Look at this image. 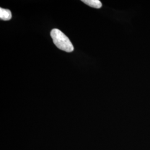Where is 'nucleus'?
<instances>
[{"mask_svg": "<svg viewBox=\"0 0 150 150\" xmlns=\"http://www.w3.org/2000/svg\"><path fill=\"white\" fill-rule=\"evenodd\" d=\"M51 36L54 44L60 50L67 52H71L74 50V46L69 38L59 29H53L51 31Z\"/></svg>", "mask_w": 150, "mask_h": 150, "instance_id": "nucleus-1", "label": "nucleus"}, {"mask_svg": "<svg viewBox=\"0 0 150 150\" xmlns=\"http://www.w3.org/2000/svg\"><path fill=\"white\" fill-rule=\"evenodd\" d=\"M12 18V13L10 10L0 8V18L4 21L10 20Z\"/></svg>", "mask_w": 150, "mask_h": 150, "instance_id": "nucleus-2", "label": "nucleus"}, {"mask_svg": "<svg viewBox=\"0 0 150 150\" xmlns=\"http://www.w3.org/2000/svg\"><path fill=\"white\" fill-rule=\"evenodd\" d=\"M82 1L91 7L100 8L102 7V3L99 0H83Z\"/></svg>", "mask_w": 150, "mask_h": 150, "instance_id": "nucleus-3", "label": "nucleus"}]
</instances>
